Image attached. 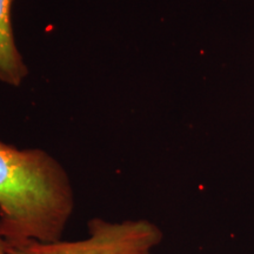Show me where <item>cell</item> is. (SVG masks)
I'll use <instances>...</instances> for the list:
<instances>
[{
	"label": "cell",
	"instance_id": "7a4b0ae2",
	"mask_svg": "<svg viewBox=\"0 0 254 254\" xmlns=\"http://www.w3.org/2000/svg\"><path fill=\"white\" fill-rule=\"evenodd\" d=\"M88 236L74 241H5L8 254H154L164 239L157 224L146 219L109 221L93 218Z\"/></svg>",
	"mask_w": 254,
	"mask_h": 254
},
{
	"label": "cell",
	"instance_id": "6da1fadb",
	"mask_svg": "<svg viewBox=\"0 0 254 254\" xmlns=\"http://www.w3.org/2000/svg\"><path fill=\"white\" fill-rule=\"evenodd\" d=\"M74 192L58 160L39 148L0 141V237L5 241L62 240Z\"/></svg>",
	"mask_w": 254,
	"mask_h": 254
},
{
	"label": "cell",
	"instance_id": "277c9868",
	"mask_svg": "<svg viewBox=\"0 0 254 254\" xmlns=\"http://www.w3.org/2000/svg\"><path fill=\"white\" fill-rule=\"evenodd\" d=\"M0 254H8L7 250H6V244L5 240L0 237Z\"/></svg>",
	"mask_w": 254,
	"mask_h": 254
},
{
	"label": "cell",
	"instance_id": "3957f363",
	"mask_svg": "<svg viewBox=\"0 0 254 254\" xmlns=\"http://www.w3.org/2000/svg\"><path fill=\"white\" fill-rule=\"evenodd\" d=\"M14 0H0V81L19 86L27 75L26 64L14 40L11 8Z\"/></svg>",
	"mask_w": 254,
	"mask_h": 254
}]
</instances>
